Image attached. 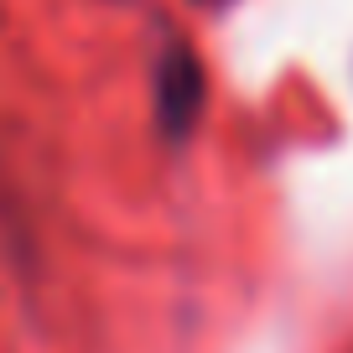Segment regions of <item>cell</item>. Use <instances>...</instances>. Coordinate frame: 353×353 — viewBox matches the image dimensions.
I'll use <instances>...</instances> for the list:
<instances>
[{
  "label": "cell",
  "mask_w": 353,
  "mask_h": 353,
  "mask_svg": "<svg viewBox=\"0 0 353 353\" xmlns=\"http://www.w3.org/2000/svg\"><path fill=\"white\" fill-rule=\"evenodd\" d=\"M208 104V78L188 42H166L156 57V125L166 141H188Z\"/></svg>",
  "instance_id": "obj_1"
},
{
  "label": "cell",
  "mask_w": 353,
  "mask_h": 353,
  "mask_svg": "<svg viewBox=\"0 0 353 353\" xmlns=\"http://www.w3.org/2000/svg\"><path fill=\"white\" fill-rule=\"evenodd\" d=\"M198 6H229V0H198Z\"/></svg>",
  "instance_id": "obj_2"
}]
</instances>
